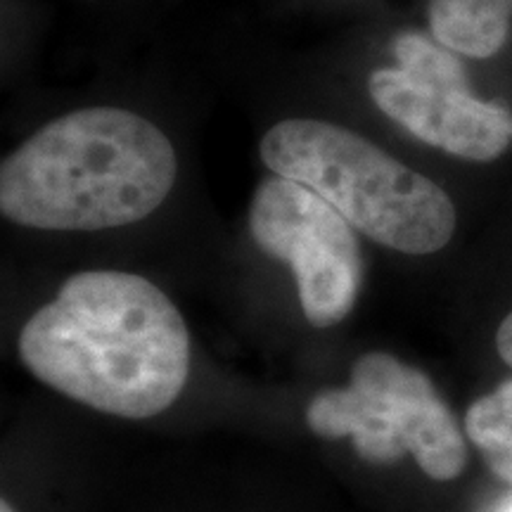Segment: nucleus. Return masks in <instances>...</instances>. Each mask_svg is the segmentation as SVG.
Returning <instances> with one entry per match:
<instances>
[{
	"label": "nucleus",
	"mask_w": 512,
	"mask_h": 512,
	"mask_svg": "<svg viewBox=\"0 0 512 512\" xmlns=\"http://www.w3.org/2000/svg\"><path fill=\"white\" fill-rule=\"evenodd\" d=\"M465 434L489 470L512 486V380L467 408Z\"/></svg>",
	"instance_id": "8"
},
{
	"label": "nucleus",
	"mask_w": 512,
	"mask_h": 512,
	"mask_svg": "<svg viewBox=\"0 0 512 512\" xmlns=\"http://www.w3.org/2000/svg\"><path fill=\"white\" fill-rule=\"evenodd\" d=\"M259 155L273 176L306 185L382 247L425 256L456 233L444 188L344 126L285 119L261 138Z\"/></svg>",
	"instance_id": "3"
},
{
	"label": "nucleus",
	"mask_w": 512,
	"mask_h": 512,
	"mask_svg": "<svg viewBox=\"0 0 512 512\" xmlns=\"http://www.w3.org/2000/svg\"><path fill=\"white\" fill-rule=\"evenodd\" d=\"M399 67L370 74V98L389 119L422 143L470 162H494L512 140V114L467 88L453 50L422 34L394 41Z\"/></svg>",
	"instance_id": "6"
},
{
	"label": "nucleus",
	"mask_w": 512,
	"mask_h": 512,
	"mask_svg": "<svg viewBox=\"0 0 512 512\" xmlns=\"http://www.w3.org/2000/svg\"><path fill=\"white\" fill-rule=\"evenodd\" d=\"M19 356L55 392L128 420L164 413L190 375V335L155 283L124 271L64 280L19 335Z\"/></svg>",
	"instance_id": "1"
},
{
	"label": "nucleus",
	"mask_w": 512,
	"mask_h": 512,
	"mask_svg": "<svg viewBox=\"0 0 512 512\" xmlns=\"http://www.w3.org/2000/svg\"><path fill=\"white\" fill-rule=\"evenodd\" d=\"M249 230L261 252L292 268L313 328L349 316L363 283V252L356 228L330 202L290 178H266L252 197Z\"/></svg>",
	"instance_id": "5"
},
{
	"label": "nucleus",
	"mask_w": 512,
	"mask_h": 512,
	"mask_svg": "<svg viewBox=\"0 0 512 512\" xmlns=\"http://www.w3.org/2000/svg\"><path fill=\"white\" fill-rule=\"evenodd\" d=\"M306 422L323 439H351L370 465L406 456L434 482H451L467 465L465 434L434 382L392 354L361 356L342 389L309 401Z\"/></svg>",
	"instance_id": "4"
},
{
	"label": "nucleus",
	"mask_w": 512,
	"mask_h": 512,
	"mask_svg": "<svg viewBox=\"0 0 512 512\" xmlns=\"http://www.w3.org/2000/svg\"><path fill=\"white\" fill-rule=\"evenodd\" d=\"M178 159L136 112L88 107L36 131L0 166V211L38 230H107L162 207Z\"/></svg>",
	"instance_id": "2"
},
{
	"label": "nucleus",
	"mask_w": 512,
	"mask_h": 512,
	"mask_svg": "<svg viewBox=\"0 0 512 512\" xmlns=\"http://www.w3.org/2000/svg\"><path fill=\"white\" fill-rule=\"evenodd\" d=\"M496 349H498V356L503 358L505 363L512 368V313L503 318L501 328L496 332Z\"/></svg>",
	"instance_id": "9"
},
{
	"label": "nucleus",
	"mask_w": 512,
	"mask_h": 512,
	"mask_svg": "<svg viewBox=\"0 0 512 512\" xmlns=\"http://www.w3.org/2000/svg\"><path fill=\"white\" fill-rule=\"evenodd\" d=\"M512 0H430V27L441 46L467 57H491L510 34Z\"/></svg>",
	"instance_id": "7"
},
{
	"label": "nucleus",
	"mask_w": 512,
	"mask_h": 512,
	"mask_svg": "<svg viewBox=\"0 0 512 512\" xmlns=\"http://www.w3.org/2000/svg\"><path fill=\"white\" fill-rule=\"evenodd\" d=\"M0 512H15V508H12L8 501H3V503H0Z\"/></svg>",
	"instance_id": "10"
},
{
	"label": "nucleus",
	"mask_w": 512,
	"mask_h": 512,
	"mask_svg": "<svg viewBox=\"0 0 512 512\" xmlns=\"http://www.w3.org/2000/svg\"><path fill=\"white\" fill-rule=\"evenodd\" d=\"M503 512H512V501H510L508 505H505V508H503Z\"/></svg>",
	"instance_id": "11"
}]
</instances>
